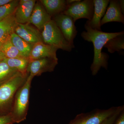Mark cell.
Here are the masks:
<instances>
[{
  "mask_svg": "<svg viewBox=\"0 0 124 124\" xmlns=\"http://www.w3.org/2000/svg\"><path fill=\"white\" fill-rule=\"evenodd\" d=\"M14 32L17 35L29 43L35 44L43 42L41 32L39 30L31 26L29 24L17 23Z\"/></svg>",
  "mask_w": 124,
  "mask_h": 124,
  "instance_id": "9",
  "label": "cell"
},
{
  "mask_svg": "<svg viewBox=\"0 0 124 124\" xmlns=\"http://www.w3.org/2000/svg\"><path fill=\"white\" fill-rule=\"evenodd\" d=\"M52 19L54 21L67 41L75 46L73 41L77 31L72 18L62 13L54 16Z\"/></svg>",
  "mask_w": 124,
  "mask_h": 124,
  "instance_id": "7",
  "label": "cell"
},
{
  "mask_svg": "<svg viewBox=\"0 0 124 124\" xmlns=\"http://www.w3.org/2000/svg\"><path fill=\"white\" fill-rule=\"evenodd\" d=\"M111 22H117L124 23V15L121 11L119 0H110L109 6L101 20L100 24L101 26Z\"/></svg>",
  "mask_w": 124,
  "mask_h": 124,
  "instance_id": "12",
  "label": "cell"
},
{
  "mask_svg": "<svg viewBox=\"0 0 124 124\" xmlns=\"http://www.w3.org/2000/svg\"><path fill=\"white\" fill-rule=\"evenodd\" d=\"M120 7L121 9V11L122 14L124 15V0H119Z\"/></svg>",
  "mask_w": 124,
  "mask_h": 124,
  "instance_id": "26",
  "label": "cell"
},
{
  "mask_svg": "<svg viewBox=\"0 0 124 124\" xmlns=\"http://www.w3.org/2000/svg\"><path fill=\"white\" fill-rule=\"evenodd\" d=\"M58 63V59L45 58L29 60L27 73L32 77L41 75L44 72L53 71Z\"/></svg>",
  "mask_w": 124,
  "mask_h": 124,
  "instance_id": "8",
  "label": "cell"
},
{
  "mask_svg": "<svg viewBox=\"0 0 124 124\" xmlns=\"http://www.w3.org/2000/svg\"><path fill=\"white\" fill-rule=\"evenodd\" d=\"M124 34L108 40L104 46L107 49L108 51L111 54L116 51L119 52L124 49Z\"/></svg>",
  "mask_w": 124,
  "mask_h": 124,
  "instance_id": "20",
  "label": "cell"
},
{
  "mask_svg": "<svg viewBox=\"0 0 124 124\" xmlns=\"http://www.w3.org/2000/svg\"><path fill=\"white\" fill-rule=\"evenodd\" d=\"M113 124H124V110L117 116Z\"/></svg>",
  "mask_w": 124,
  "mask_h": 124,
  "instance_id": "25",
  "label": "cell"
},
{
  "mask_svg": "<svg viewBox=\"0 0 124 124\" xmlns=\"http://www.w3.org/2000/svg\"><path fill=\"white\" fill-rule=\"evenodd\" d=\"M124 109V106H119L118 110L112 115L110 116L102 122L101 124H113L117 116Z\"/></svg>",
  "mask_w": 124,
  "mask_h": 124,
  "instance_id": "23",
  "label": "cell"
},
{
  "mask_svg": "<svg viewBox=\"0 0 124 124\" xmlns=\"http://www.w3.org/2000/svg\"><path fill=\"white\" fill-rule=\"evenodd\" d=\"M0 50L6 58H13L24 57L12 44L10 37L0 44Z\"/></svg>",
  "mask_w": 124,
  "mask_h": 124,
  "instance_id": "19",
  "label": "cell"
},
{
  "mask_svg": "<svg viewBox=\"0 0 124 124\" xmlns=\"http://www.w3.org/2000/svg\"><path fill=\"white\" fill-rule=\"evenodd\" d=\"M12 44L24 57L29 58L34 44L29 43L13 32L10 36Z\"/></svg>",
  "mask_w": 124,
  "mask_h": 124,
  "instance_id": "17",
  "label": "cell"
},
{
  "mask_svg": "<svg viewBox=\"0 0 124 124\" xmlns=\"http://www.w3.org/2000/svg\"><path fill=\"white\" fill-rule=\"evenodd\" d=\"M85 31L81 33L82 38L86 41L93 42L94 46L93 60L90 69L92 75L95 76L102 67L107 69L109 56L102 49L108 40L119 35L124 34V31L116 32H106L92 29L87 22L85 25Z\"/></svg>",
  "mask_w": 124,
  "mask_h": 124,
  "instance_id": "1",
  "label": "cell"
},
{
  "mask_svg": "<svg viewBox=\"0 0 124 124\" xmlns=\"http://www.w3.org/2000/svg\"><path fill=\"white\" fill-rule=\"evenodd\" d=\"M94 12L92 19L87 21L93 29L101 31L100 22L105 15L107 7L109 4V0H93Z\"/></svg>",
  "mask_w": 124,
  "mask_h": 124,
  "instance_id": "14",
  "label": "cell"
},
{
  "mask_svg": "<svg viewBox=\"0 0 124 124\" xmlns=\"http://www.w3.org/2000/svg\"><path fill=\"white\" fill-rule=\"evenodd\" d=\"M6 57L4 54H3V53L0 50V62L4 60L5 58Z\"/></svg>",
  "mask_w": 124,
  "mask_h": 124,
  "instance_id": "28",
  "label": "cell"
},
{
  "mask_svg": "<svg viewBox=\"0 0 124 124\" xmlns=\"http://www.w3.org/2000/svg\"><path fill=\"white\" fill-rule=\"evenodd\" d=\"M35 0H21L19 1L15 13L16 23L19 24L28 23L36 4Z\"/></svg>",
  "mask_w": 124,
  "mask_h": 124,
  "instance_id": "11",
  "label": "cell"
},
{
  "mask_svg": "<svg viewBox=\"0 0 124 124\" xmlns=\"http://www.w3.org/2000/svg\"><path fill=\"white\" fill-rule=\"evenodd\" d=\"M28 76L18 72L0 85V116L10 113L16 93L26 81Z\"/></svg>",
  "mask_w": 124,
  "mask_h": 124,
  "instance_id": "2",
  "label": "cell"
},
{
  "mask_svg": "<svg viewBox=\"0 0 124 124\" xmlns=\"http://www.w3.org/2000/svg\"><path fill=\"white\" fill-rule=\"evenodd\" d=\"M40 2L52 17L62 13L68 6L65 0H41Z\"/></svg>",
  "mask_w": 124,
  "mask_h": 124,
  "instance_id": "15",
  "label": "cell"
},
{
  "mask_svg": "<svg viewBox=\"0 0 124 124\" xmlns=\"http://www.w3.org/2000/svg\"><path fill=\"white\" fill-rule=\"evenodd\" d=\"M33 77L29 75L16 93L10 114L15 124L23 121L26 118L29 108L31 84Z\"/></svg>",
  "mask_w": 124,
  "mask_h": 124,
  "instance_id": "3",
  "label": "cell"
},
{
  "mask_svg": "<svg viewBox=\"0 0 124 124\" xmlns=\"http://www.w3.org/2000/svg\"><path fill=\"white\" fill-rule=\"evenodd\" d=\"M43 42L58 49L70 52L75 48L66 40L53 20L51 19L45 25L41 32Z\"/></svg>",
  "mask_w": 124,
  "mask_h": 124,
  "instance_id": "4",
  "label": "cell"
},
{
  "mask_svg": "<svg viewBox=\"0 0 124 124\" xmlns=\"http://www.w3.org/2000/svg\"><path fill=\"white\" fill-rule=\"evenodd\" d=\"M4 60L11 69L23 75H28L27 70L29 62V58L24 57L13 58H6Z\"/></svg>",
  "mask_w": 124,
  "mask_h": 124,
  "instance_id": "18",
  "label": "cell"
},
{
  "mask_svg": "<svg viewBox=\"0 0 124 124\" xmlns=\"http://www.w3.org/2000/svg\"><path fill=\"white\" fill-rule=\"evenodd\" d=\"M119 107H112L108 109H95L86 113L78 115L69 124H101L108 117L118 110Z\"/></svg>",
  "mask_w": 124,
  "mask_h": 124,
  "instance_id": "5",
  "label": "cell"
},
{
  "mask_svg": "<svg viewBox=\"0 0 124 124\" xmlns=\"http://www.w3.org/2000/svg\"><path fill=\"white\" fill-rule=\"evenodd\" d=\"M12 1V0H0V7L8 4Z\"/></svg>",
  "mask_w": 124,
  "mask_h": 124,
  "instance_id": "27",
  "label": "cell"
},
{
  "mask_svg": "<svg viewBox=\"0 0 124 124\" xmlns=\"http://www.w3.org/2000/svg\"><path fill=\"white\" fill-rule=\"evenodd\" d=\"M15 13L0 21V44L14 32L15 28L17 23L15 20Z\"/></svg>",
  "mask_w": 124,
  "mask_h": 124,
  "instance_id": "16",
  "label": "cell"
},
{
  "mask_svg": "<svg viewBox=\"0 0 124 124\" xmlns=\"http://www.w3.org/2000/svg\"><path fill=\"white\" fill-rule=\"evenodd\" d=\"M15 124L11 114L0 116V124Z\"/></svg>",
  "mask_w": 124,
  "mask_h": 124,
  "instance_id": "24",
  "label": "cell"
},
{
  "mask_svg": "<svg viewBox=\"0 0 124 124\" xmlns=\"http://www.w3.org/2000/svg\"><path fill=\"white\" fill-rule=\"evenodd\" d=\"M51 18L42 4L37 3L35 5L28 24L32 23L38 30L42 31L45 25L52 19Z\"/></svg>",
  "mask_w": 124,
  "mask_h": 124,
  "instance_id": "13",
  "label": "cell"
},
{
  "mask_svg": "<svg viewBox=\"0 0 124 124\" xmlns=\"http://www.w3.org/2000/svg\"><path fill=\"white\" fill-rule=\"evenodd\" d=\"M58 49L56 47L46 45L44 42H37L34 44L32 49L29 60L45 58L58 59L56 54Z\"/></svg>",
  "mask_w": 124,
  "mask_h": 124,
  "instance_id": "10",
  "label": "cell"
},
{
  "mask_svg": "<svg viewBox=\"0 0 124 124\" xmlns=\"http://www.w3.org/2000/svg\"><path fill=\"white\" fill-rule=\"evenodd\" d=\"M93 12V0H79L68 5L62 13L72 18L75 23L78 19L81 18L86 19L88 21H91Z\"/></svg>",
  "mask_w": 124,
  "mask_h": 124,
  "instance_id": "6",
  "label": "cell"
},
{
  "mask_svg": "<svg viewBox=\"0 0 124 124\" xmlns=\"http://www.w3.org/2000/svg\"><path fill=\"white\" fill-rule=\"evenodd\" d=\"M19 1L12 0L8 4L0 7V21L15 13Z\"/></svg>",
  "mask_w": 124,
  "mask_h": 124,
  "instance_id": "22",
  "label": "cell"
},
{
  "mask_svg": "<svg viewBox=\"0 0 124 124\" xmlns=\"http://www.w3.org/2000/svg\"><path fill=\"white\" fill-rule=\"evenodd\" d=\"M18 73V72L17 71L10 68L4 60L0 62V85L7 82Z\"/></svg>",
  "mask_w": 124,
  "mask_h": 124,
  "instance_id": "21",
  "label": "cell"
}]
</instances>
